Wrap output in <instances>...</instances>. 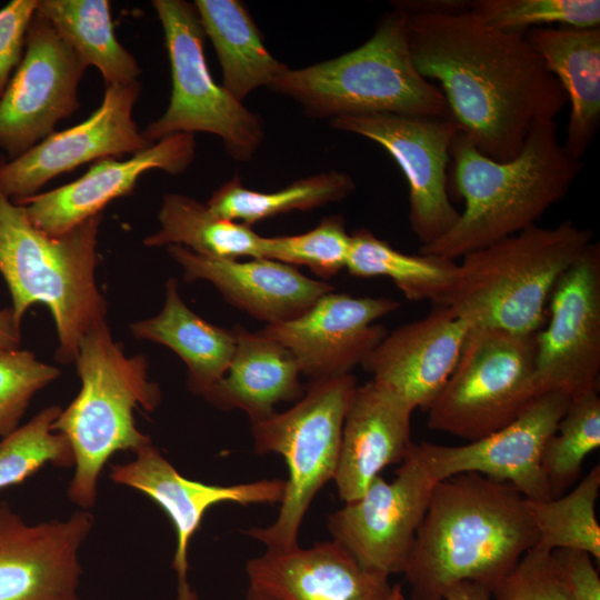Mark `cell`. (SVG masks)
Wrapping results in <instances>:
<instances>
[{
  "instance_id": "15",
  "label": "cell",
  "mask_w": 600,
  "mask_h": 600,
  "mask_svg": "<svg viewBox=\"0 0 600 600\" xmlns=\"http://www.w3.org/2000/svg\"><path fill=\"white\" fill-rule=\"evenodd\" d=\"M140 92L139 81L109 86L99 108L82 122L51 133L14 159L0 158V193L18 201L86 162L133 156L152 146L132 117Z\"/></svg>"
},
{
  "instance_id": "4",
  "label": "cell",
  "mask_w": 600,
  "mask_h": 600,
  "mask_svg": "<svg viewBox=\"0 0 600 600\" xmlns=\"http://www.w3.org/2000/svg\"><path fill=\"white\" fill-rule=\"evenodd\" d=\"M102 214L71 231L50 236L26 209L0 193V274L21 323L28 308L46 304L54 320L57 359L74 362L80 342L104 320L107 306L96 282L97 237Z\"/></svg>"
},
{
  "instance_id": "26",
  "label": "cell",
  "mask_w": 600,
  "mask_h": 600,
  "mask_svg": "<svg viewBox=\"0 0 600 600\" xmlns=\"http://www.w3.org/2000/svg\"><path fill=\"white\" fill-rule=\"evenodd\" d=\"M524 37L570 103L562 147L571 158L580 160L600 123V27L534 28Z\"/></svg>"
},
{
  "instance_id": "28",
  "label": "cell",
  "mask_w": 600,
  "mask_h": 600,
  "mask_svg": "<svg viewBox=\"0 0 600 600\" xmlns=\"http://www.w3.org/2000/svg\"><path fill=\"white\" fill-rule=\"evenodd\" d=\"M204 36L216 50L223 87L239 101L260 87H270L288 68L270 54L244 6L237 0L193 2Z\"/></svg>"
},
{
  "instance_id": "10",
  "label": "cell",
  "mask_w": 600,
  "mask_h": 600,
  "mask_svg": "<svg viewBox=\"0 0 600 600\" xmlns=\"http://www.w3.org/2000/svg\"><path fill=\"white\" fill-rule=\"evenodd\" d=\"M152 6L163 29L172 91L166 112L148 124L142 136L156 143L177 133H212L221 138L229 156L250 160L264 137L261 120L213 80L194 4L154 0Z\"/></svg>"
},
{
  "instance_id": "30",
  "label": "cell",
  "mask_w": 600,
  "mask_h": 600,
  "mask_svg": "<svg viewBox=\"0 0 600 600\" xmlns=\"http://www.w3.org/2000/svg\"><path fill=\"white\" fill-rule=\"evenodd\" d=\"M49 20L86 68L96 67L106 87L138 81L136 58L118 41L107 0H38Z\"/></svg>"
},
{
  "instance_id": "33",
  "label": "cell",
  "mask_w": 600,
  "mask_h": 600,
  "mask_svg": "<svg viewBox=\"0 0 600 600\" xmlns=\"http://www.w3.org/2000/svg\"><path fill=\"white\" fill-rule=\"evenodd\" d=\"M600 491V467L596 464L568 494L529 500L537 547L553 551H583L600 560V526L596 503Z\"/></svg>"
},
{
  "instance_id": "41",
  "label": "cell",
  "mask_w": 600,
  "mask_h": 600,
  "mask_svg": "<svg viewBox=\"0 0 600 600\" xmlns=\"http://www.w3.org/2000/svg\"><path fill=\"white\" fill-rule=\"evenodd\" d=\"M552 553L573 600H600V578L590 554L568 549H557Z\"/></svg>"
},
{
  "instance_id": "7",
  "label": "cell",
  "mask_w": 600,
  "mask_h": 600,
  "mask_svg": "<svg viewBox=\"0 0 600 600\" xmlns=\"http://www.w3.org/2000/svg\"><path fill=\"white\" fill-rule=\"evenodd\" d=\"M407 14H384L360 47L301 69L286 68L269 87L297 101L314 118L369 113L442 117L441 90L417 70L408 41Z\"/></svg>"
},
{
  "instance_id": "39",
  "label": "cell",
  "mask_w": 600,
  "mask_h": 600,
  "mask_svg": "<svg viewBox=\"0 0 600 600\" xmlns=\"http://www.w3.org/2000/svg\"><path fill=\"white\" fill-rule=\"evenodd\" d=\"M494 600H573L552 551L534 546L491 591Z\"/></svg>"
},
{
  "instance_id": "21",
  "label": "cell",
  "mask_w": 600,
  "mask_h": 600,
  "mask_svg": "<svg viewBox=\"0 0 600 600\" xmlns=\"http://www.w3.org/2000/svg\"><path fill=\"white\" fill-rule=\"evenodd\" d=\"M470 328L446 306L387 333L362 367L414 409L428 410L454 370Z\"/></svg>"
},
{
  "instance_id": "25",
  "label": "cell",
  "mask_w": 600,
  "mask_h": 600,
  "mask_svg": "<svg viewBox=\"0 0 600 600\" xmlns=\"http://www.w3.org/2000/svg\"><path fill=\"white\" fill-rule=\"evenodd\" d=\"M236 347L224 376L203 396L217 409L243 411L250 423L273 416L280 402H296L304 393L301 371L292 353L260 330L232 328Z\"/></svg>"
},
{
  "instance_id": "8",
  "label": "cell",
  "mask_w": 600,
  "mask_h": 600,
  "mask_svg": "<svg viewBox=\"0 0 600 600\" xmlns=\"http://www.w3.org/2000/svg\"><path fill=\"white\" fill-rule=\"evenodd\" d=\"M357 388L353 374L310 380L291 408L251 423L254 451L278 453L288 467L276 520L244 531L268 550L299 546L307 510L323 486L333 480L344 418Z\"/></svg>"
},
{
  "instance_id": "38",
  "label": "cell",
  "mask_w": 600,
  "mask_h": 600,
  "mask_svg": "<svg viewBox=\"0 0 600 600\" xmlns=\"http://www.w3.org/2000/svg\"><path fill=\"white\" fill-rule=\"evenodd\" d=\"M60 374L57 367L39 361L28 350H0V437L19 423L33 396Z\"/></svg>"
},
{
  "instance_id": "2",
  "label": "cell",
  "mask_w": 600,
  "mask_h": 600,
  "mask_svg": "<svg viewBox=\"0 0 600 600\" xmlns=\"http://www.w3.org/2000/svg\"><path fill=\"white\" fill-rule=\"evenodd\" d=\"M528 499L479 473L438 481L404 568L412 600H443L462 582L490 591L537 544Z\"/></svg>"
},
{
  "instance_id": "1",
  "label": "cell",
  "mask_w": 600,
  "mask_h": 600,
  "mask_svg": "<svg viewBox=\"0 0 600 600\" xmlns=\"http://www.w3.org/2000/svg\"><path fill=\"white\" fill-rule=\"evenodd\" d=\"M407 14V13H406ZM413 62L440 83L448 116L481 153L507 161L567 97L524 34L498 30L470 9L407 14Z\"/></svg>"
},
{
  "instance_id": "9",
  "label": "cell",
  "mask_w": 600,
  "mask_h": 600,
  "mask_svg": "<svg viewBox=\"0 0 600 600\" xmlns=\"http://www.w3.org/2000/svg\"><path fill=\"white\" fill-rule=\"evenodd\" d=\"M534 352V336L470 329L428 428L474 441L511 423L540 394Z\"/></svg>"
},
{
  "instance_id": "27",
  "label": "cell",
  "mask_w": 600,
  "mask_h": 600,
  "mask_svg": "<svg viewBox=\"0 0 600 600\" xmlns=\"http://www.w3.org/2000/svg\"><path fill=\"white\" fill-rule=\"evenodd\" d=\"M130 330L138 339L171 349L187 366L189 390L202 397L224 376L236 347L232 329L212 324L193 312L172 278L166 283L161 311L132 323Z\"/></svg>"
},
{
  "instance_id": "17",
  "label": "cell",
  "mask_w": 600,
  "mask_h": 600,
  "mask_svg": "<svg viewBox=\"0 0 600 600\" xmlns=\"http://www.w3.org/2000/svg\"><path fill=\"white\" fill-rule=\"evenodd\" d=\"M400 307L389 297L330 291L301 316L260 331L288 349L310 380L352 374L388 333L377 321Z\"/></svg>"
},
{
  "instance_id": "14",
  "label": "cell",
  "mask_w": 600,
  "mask_h": 600,
  "mask_svg": "<svg viewBox=\"0 0 600 600\" xmlns=\"http://www.w3.org/2000/svg\"><path fill=\"white\" fill-rule=\"evenodd\" d=\"M548 324L534 334L539 393L570 399L598 390L600 372V247L591 242L560 277L547 308Z\"/></svg>"
},
{
  "instance_id": "35",
  "label": "cell",
  "mask_w": 600,
  "mask_h": 600,
  "mask_svg": "<svg viewBox=\"0 0 600 600\" xmlns=\"http://www.w3.org/2000/svg\"><path fill=\"white\" fill-rule=\"evenodd\" d=\"M49 406L0 441V489L21 483L44 464L70 468L74 457L69 441L52 429L61 412Z\"/></svg>"
},
{
  "instance_id": "37",
  "label": "cell",
  "mask_w": 600,
  "mask_h": 600,
  "mask_svg": "<svg viewBox=\"0 0 600 600\" xmlns=\"http://www.w3.org/2000/svg\"><path fill=\"white\" fill-rule=\"evenodd\" d=\"M351 247L342 216H330L300 234L263 237L262 258L307 267L323 281L346 269Z\"/></svg>"
},
{
  "instance_id": "23",
  "label": "cell",
  "mask_w": 600,
  "mask_h": 600,
  "mask_svg": "<svg viewBox=\"0 0 600 600\" xmlns=\"http://www.w3.org/2000/svg\"><path fill=\"white\" fill-rule=\"evenodd\" d=\"M249 588L274 600H392L388 577L362 568L337 541L266 550L246 563Z\"/></svg>"
},
{
  "instance_id": "16",
  "label": "cell",
  "mask_w": 600,
  "mask_h": 600,
  "mask_svg": "<svg viewBox=\"0 0 600 600\" xmlns=\"http://www.w3.org/2000/svg\"><path fill=\"white\" fill-rule=\"evenodd\" d=\"M570 398L559 391L536 397L511 423L461 446L422 441L417 449L438 482L461 473H479L508 482L529 500L552 498L541 470V453L557 429Z\"/></svg>"
},
{
  "instance_id": "12",
  "label": "cell",
  "mask_w": 600,
  "mask_h": 600,
  "mask_svg": "<svg viewBox=\"0 0 600 600\" xmlns=\"http://www.w3.org/2000/svg\"><path fill=\"white\" fill-rule=\"evenodd\" d=\"M330 124L378 143L397 162L409 189V224L421 247L438 240L456 223L460 212L449 197L448 164L459 131L448 114L341 116Z\"/></svg>"
},
{
  "instance_id": "44",
  "label": "cell",
  "mask_w": 600,
  "mask_h": 600,
  "mask_svg": "<svg viewBox=\"0 0 600 600\" xmlns=\"http://www.w3.org/2000/svg\"><path fill=\"white\" fill-rule=\"evenodd\" d=\"M247 600H274L252 588H248Z\"/></svg>"
},
{
  "instance_id": "40",
  "label": "cell",
  "mask_w": 600,
  "mask_h": 600,
  "mask_svg": "<svg viewBox=\"0 0 600 600\" xmlns=\"http://www.w3.org/2000/svg\"><path fill=\"white\" fill-rule=\"evenodd\" d=\"M37 3L38 0H11L0 9V97L23 57Z\"/></svg>"
},
{
  "instance_id": "34",
  "label": "cell",
  "mask_w": 600,
  "mask_h": 600,
  "mask_svg": "<svg viewBox=\"0 0 600 600\" xmlns=\"http://www.w3.org/2000/svg\"><path fill=\"white\" fill-rule=\"evenodd\" d=\"M600 447V397L591 390L570 399L541 453V470L552 498L579 478L586 457Z\"/></svg>"
},
{
  "instance_id": "42",
  "label": "cell",
  "mask_w": 600,
  "mask_h": 600,
  "mask_svg": "<svg viewBox=\"0 0 600 600\" xmlns=\"http://www.w3.org/2000/svg\"><path fill=\"white\" fill-rule=\"evenodd\" d=\"M392 600H404L400 584L392 587ZM443 600H494L491 591L478 583L462 582L450 589Z\"/></svg>"
},
{
  "instance_id": "20",
  "label": "cell",
  "mask_w": 600,
  "mask_h": 600,
  "mask_svg": "<svg viewBox=\"0 0 600 600\" xmlns=\"http://www.w3.org/2000/svg\"><path fill=\"white\" fill-rule=\"evenodd\" d=\"M194 156L193 134L177 133L127 160H98L79 179L13 202L24 207L34 227L58 237L101 214L112 200L129 194L147 171L160 169L178 174L191 164Z\"/></svg>"
},
{
  "instance_id": "31",
  "label": "cell",
  "mask_w": 600,
  "mask_h": 600,
  "mask_svg": "<svg viewBox=\"0 0 600 600\" xmlns=\"http://www.w3.org/2000/svg\"><path fill=\"white\" fill-rule=\"evenodd\" d=\"M351 234V247L346 266L357 278H389L411 301H431L444 306L458 278L456 260L431 256L408 254L394 249L366 228Z\"/></svg>"
},
{
  "instance_id": "29",
  "label": "cell",
  "mask_w": 600,
  "mask_h": 600,
  "mask_svg": "<svg viewBox=\"0 0 600 600\" xmlns=\"http://www.w3.org/2000/svg\"><path fill=\"white\" fill-rule=\"evenodd\" d=\"M158 219L159 230L143 240L147 247L182 246L213 259L262 258L263 236L188 196L166 193Z\"/></svg>"
},
{
  "instance_id": "13",
  "label": "cell",
  "mask_w": 600,
  "mask_h": 600,
  "mask_svg": "<svg viewBox=\"0 0 600 600\" xmlns=\"http://www.w3.org/2000/svg\"><path fill=\"white\" fill-rule=\"evenodd\" d=\"M87 68L52 23L36 10L23 57L0 97V149L14 159L53 133L79 109Z\"/></svg>"
},
{
  "instance_id": "18",
  "label": "cell",
  "mask_w": 600,
  "mask_h": 600,
  "mask_svg": "<svg viewBox=\"0 0 600 600\" xmlns=\"http://www.w3.org/2000/svg\"><path fill=\"white\" fill-rule=\"evenodd\" d=\"M93 526L82 509L29 524L0 502V600H82L79 551Z\"/></svg>"
},
{
  "instance_id": "6",
  "label": "cell",
  "mask_w": 600,
  "mask_h": 600,
  "mask_svg": "<svg viewBox=\"0 0 600 600\" xmlns=\"http://www.w3.org/2000/svg\"><path fill=\"white\" fill-rule=\"evenodd\" d=\"M81 389L52 424L69 441L74 472L69 499L82 510L96 503L100 473L118 451L133 453L152 442L138 430L133 411L156 410L161 390L148 374L142 354L127 357L106 321L82 338L74 360Z\"/></svg>"
},
{
  "instance_id": "11",
  "label": "cell",
  "mask_w": 600,
  "mask_h": 600,
  "mask_svg": "<svg viewBox=\"0 0 600 600\" xmlns=\"http://www.w3.org/2000/svg\"><path fill=\"white\" fill-rule=\"evenodd\" d=\"M436 483L412 441L392 481L376 477L359 499L328 516L332 540L369 571L403 573Z\"/></svg>"
},
{
  "instance_id": "22",
  "label": "cell",
  "mask_w": 600,
  "mask_h": 600,
  "mask_svg": "<svg viewBox=\"0 0 600 600\" xmlns=\"http://www.w3.org/2000/svg\"><path fill=\"white\" fill-rule=\"evenodd\" d=\"M167 251L182 269L186 281L210 282L228 303L266 326L301 316L320 297L334 290L296 267L267 258L213 259L176 244L168 246Z\"/></svg>"
},
{
  "instance_id": "24",
  "label": "cell",
  "mask_w": 600,
  "mask_h": 600,
  "mask_svg": "<svg viewBox=\"0 0 600 600\" xmlns=\"http://www.w3.org/2000/svg\"><path fill=\"white\" fill-rule=\"evenodd\" d=\"M414 408L373 379L358 386L347 411L333 481L344 503L359 499L388 466L401 463L411 440Z\"/></svg>"
},
{
  "instance_id": "19",
  "label": "cell",
  "mask_w": 600,
  "mask_h": 600,
  "mask_svg": "<svg viewBox=\"0 0 600 600\" xmlns=\"http://www.w3.org/2000/svg\"><path fill=\"white\" fill-rule=\"evenodd\" d=\"M110 469L114 483L142 492L170 518L177 536L172 567L178 576V600H197L187 580L188 548L207 510L223 502L280 503L286 488V480L277 478L231 486L188 479L152 442L137 450L131 461Z\"/></svg>"
},
{
  "instance_id": "5",
  "label": "cell",
  "mask_w": 600,
  "mask_h": 600,
  "mask_svg": "<svg viewBox=\"0 0 600 600\" xmlns=\"http://www.w3.org/2000/svg\"><path fill=\"white\" fill-rule=\"evenodd\" d=\"M592 232L571 220L531 226L462 257L446 301L470 329L534 336L547 319L560 277L592 242Z\"/></svg>"
},
{
  "instance_id": "43",
  "label": "cell",
  "mask_w": 600,
  "mask_h": 600,
  "mask_svg": "<svg viewBox=\"0 0 600 600\" xmlns=\"http://www.w3.org/2000/svg\"><path fill=\"white\" fill-rule=\"evenodd\" d=\"M21 323L16 319L10 308L0 310V350L20 348Z\"/></svg>"
},
{
  "instance_id": "36",
  "label": "cell",
  "mask_w": 600,
  "mask_h": 600,
  "mask_svg": "<svg viewBox=\"0 0 600 600\" xmlns=\"http://www.w3.org/2000/svg\"><path fill=\"white\" fill-rule=\"evenodd\" d=\"M469 9L491 27L511 33L543 26L599 28V0H472Z\"/></svg>"
},
{
  "instance_id": "32",
  "label": "cell",
  "mask_w": 600,
  "mask_h": 600,
  "mask_svg": "<svg viewBox=\"0 0 600 600\" xmlns=\"http://www.w3.org/2000/svg\"><path fill=\"white\" fill-rule=\"evenodd\" d=\"M354 188L353 179L339 171L299 179L272 192L244 188L233 177L212 193L207 206L220 217L251 227L278 214L309 211L343 200Z\"/></svg>"
},
{
  "instance_id": "3",
  "label": "cell",
  "mask_w": 600,
  "mask_h": 600,
  "mask_svg": "<svg viewBox=\"0 0 600 600\" xmlns=\"http://www.w3.org/2000/svg\"><path fill=\"white\" fill-rule=\"evenodd\" d=\"M450 159L451 184L464 209L420 252L452 260L537 224L567 196L582 167L564 151L554 120L537 122L520 152L507 161L484 156L458 132Z\"/></svg>"
}]
</instances>
